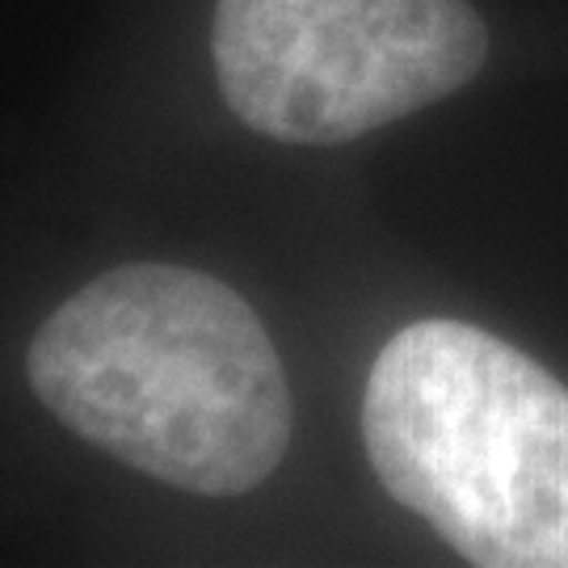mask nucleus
I'll return each instance as SVG.
<instances>
[{
    "label": "nucleus",
    "mask_w": 568,
    "mask_h": 568,
    "mask_svg": "<svg viewBox=\"0 0 568 568\" xmlns=\"http://www.w3.org/2000/svg\"><path fill=\"white\" fill-rule=\"evenodd\" d=\"M26 375L84 443L203 497L265 485L291 447V387L257 312L185 265H119L34 333Z\"/></svg>",
    "instance_id": "nucleus-1"
},
{
    "label": "nucleus",
    "mask_w": 568,
    "mask_h": 568,
    "mask_svg": "<svg viewBox=\"0 0 568 568\" xmlns=\"http://www.w3.org/2000/svg\"><path fill=\"white\" fill-rule=\"evenodd\" d=\"M379 485L480 568H568V387L467 321L405 325L366 375Z\"/></svg>",
    "instance_id": "nucleus-2"
},
{
    "label": "nucleus",
    "mask_w": 568,
    "mask_h": 568,
    "mask_svg": "<svg viewBox=\"0 0 568 568\" xmlns=\"http://www.w3.org/2000/svg\"><path fill=\"white\" fill-rule=\"evenodd\" d=\"M211 55L257 135L349 143L476 81L488 30L467 0H220Z\"/></svg>",
    "instance_id": "nucleus-3"
}]
</instances>
